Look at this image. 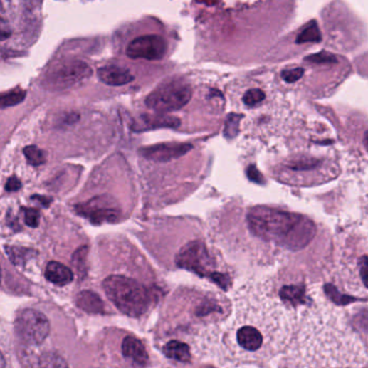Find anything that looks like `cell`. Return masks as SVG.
Returning a JSON list of instances; mask_svg holds the SVG:
<instances>
[{
    "instance_id": "1",
    "label": "cell",
    "mask_w": 368,
    "mask_h": 368,
    "mask_svg": "<svg viewBox=\"0 0 368 368\" xmlns=\"http://www.w3.org/2000/svg\"><path fill=\"white\" fill-rule=\"evenodd\" d=\"M246 219L255 237L290 251L306 248L317 233L308 217L267 206L252 209Z\"/></svg>"
},
{
    "instance_id": "2",
    "label": "cell",
    "mask_w": 368,
    "mask_h": 368,
    "mask_svg": "<svg viewBox=\"0 0 368 368\" xmlns=\"http://www.w3.org/2000/svg\"><path fill=\"white\" fill-rule=\"evenodd\" d=\"M103 288L112 304L127 317H141L152 303L149 288L125 275H110L103 282Z\"/></svg>"
},
{
    "instance_id": "3",
    "label": "cell",
    "mask_w": 368,
    "mask_h": 368,
    "mask_svg": "<svg viewBox=\"0 0 368 368\" xmlns=\"http://www.w3.org/2000/svg\"><path fill=\"white\" fill-rule=\"evenodd\" d=\"M177 265L186 270L196 273L200 277L209 279L219 284V288L227 290L230 286V278L227 275L215 270L214 261L208 248L201 241H192L182 248L177 256Z\"/></svg>"
},
{
    "instance_id": "4",
    "label": "cell",
    "mask_w": 368,
    "mask_h": 368,
    "mask_svg": "<svg viewBox=\"0 0 368 368\" xmlns=\"http://www.w3.org/2000/svg\"><path fill=\"white\" fill-rule=\"evenodd\" d=\"M192 88L185 79L169 78L159 85L146 98L148 108L161 114L181 110L189 103Z\"/></svg>"
},
{
    "instance_id": "5",
    "label": "cell",
    "mask_w": 368,
    "mask_h": 368,
    "mask_svg": "<svg viewBox=\"0 0 368 368\" xmlns=\"http://www.w3.org/2000/svg\"><path fill=\"white\" fill-rule=\"evenodd\" d=\"M92 75L91 67L81 61H70L56 65L49 70L43 79L46 89L51 91H61L74 87Z\"/></svg>"
},
{
    "instance_id": "6",
    "label": "cell",
    "mask_w": 368,
    "mask_h": 368,
    "mask_svg": "<svg viewBox=\"0 0 368 368\" xmlns=\"http://www.w3.org/2000/svg\"><path fill=\"white\" fill-rule=\"evenodd\" d=\"M79 216L88 219L94 225L114 223L120 217L121 210L117 201L108 194H100L75 206Z\"/></svg>"
},
{
    "instance_id": "7",
    "label": "cell",
    "mask_w": 368,
    "mask_h": 368,
    "mask_svg": "<svg viewBox=\"0 0 368 368\" xmlns=\"http://www.w3.org/2000/svg\"><path fill=\"white\" fill-rule=\"evenodd\" d=\"M16 332L26 344L41 345L49 335V320L39 311L26 309L16 317Z\"/></svg>"
},
{
    "instance_id": "8",
    "label": "cell",
    "mask_w": 368,
    "mask_h": 368,
    "mask_svg": "<svg viewBox=\"0 0 368 368\" xmlns=\"http://www.w3.org/2000/svg\"><path fill=\"white\" fill-rule=\"evenodd\" d=\"M167 52V41L159 35L137 37L127 48V56L133 60L160 61Z\"/></svg>"
},
{
    "instance_id": "9",
    "label": "cell",
    "mask_w": 368,
    "mask_h": 368,
    "mask_svg": "<svg viewBox=\"0 0 368 368\" xmlns=\"http://www.w3.org/2000/svg\"><path fill=\"white\" fill-rule=\"evenodd\" d=\"M192 149V145L186 143H165L148 146L141 149V154L149 160L165 162L187 154Z\"/></svg>"
},
{
    "instance_id": "10",
    "label": "cell",
    "mask_w": 368,
    "mask_h": 368,
    "mask_svg": "<svg viewBox=\"0 0 368 368\" xmlns=\"http://www.w3.org/2000/svg\"><path fill=\"white\" fill-rule=\"evenodd\" d=\"M98 76L102 83L112 87H120L134 80L133 75L127 68L116 65L100 67Z\"/></svg>"
},
{
    "instance_id": "11",
    "label": "cell",
    "mask_w": 368,
    "mask_h": 368,
    "mask_svg": "<svg viewBox=\"0 0 368 368\" xmlns=\"http://www.w3.org/2000/svg\"><path fill=\"white\" fill-rule=\"evenodd\" d=\"M181 125L179 119L165 115H144L140 117L133 125L135 131H147V130L159 129V127H177Z\"/></svg>"
},
{
    "instance_id": "12",
    "label": "cell",
    "mask_w": 368,
    "mask_h": 368,
    "mask_svg": "<svg viewBox=\"0 0 368 368\" xmlns=\"http://www.w3.org/2000/svg\"><path fill=\"white\" fill-rule=\"evenodd\" d=\"M122 354L125 359L137 365L144 366L148 363V353L141 340L133 336H127L122 342Z\"/></svg>"
},
{
    "instance_id": "13",
    "label": "cell",
    "mask_w": 368,
    "mask_h": 368,
    "mask_svg": "<svg viewBox=\"0 0 368 368\" xmlns=\"http://www.w3.org/2000/svg\"><path fill=\"white\" fill-rule=\"evenodd\" d=\"M237 342L244 350L256 352L263 346V337L254 326H243L238 330Z\"/></svg>"
},
{
    "instance_id": "14",
    "label": "cell",
    "mask_w": 368,
    "mask_h": 368,
    "mask_svg": "<svg viewBox=\"0 0 368 368\" xmlns=\"http://www.w3.org/2000/svg\"><path fill=\"white\" fill-rule=\"evenodd\" d=\"M46 278L48 281L58 286H64L70 284L74 280V273L70 268L58 263V261H50L46 268Z\"/></svg>"
},
{
    "instance_id": "15",
    "label": "cell",
    "mask_w": 368,
    "mask_h": 368,
    "mask_svg": "<svg viewBox=\"0 0 368 368\" xmlns=\"http://www.w3.org/2000/svg\"><path fill=\"white\" fill-rule=\"evenodd\" d=\"M77 306L88 313L98 315L104 312L103 300L92 290H85L79 293L77 296Z\"/></svg>"
},
{
    "instance_id": "16",
    "label": "cell",
    "mask_w": 368,
    "mask_h": 368,
    "mask_svg": "<svg viewBox=\"0 0 368 368\" xmlns=\"http://www.w3.org/2000/svg\"><path fill=\"white\" fill-rule=\"evenodd\" d=\"M282 300L293 307L300 306L308 303V297L306 295V290L304 286L300 285H286L282 288L280 292Z\"/></svg>"
},
{
    "instance_id": "17",
    "label": "cell",
    "mask_w": 368,
    "mask_h": 368,
    "mask_svg": "<svg viewBox=\"0 0 368 368\" xmlns=\"http://www.w3.org/2000/svg\"><path fill=\"white\" fill-rule=\"evenodd\" d=\"M163 353L169 359L182 362V363H187L190 361L189 347L185 342H179V340L167 342L163 347Z\"/></svg>"
},
{
    "instance_id": "18",
    "label": "cell",
    "mask_w": 368,
    "mask_h": 368,
    "mask_svg": "<svg viewBox=\"0 0 368 368\" xmlns=\"http://www.w3.org/2000/svg\"><path fill=\"white\" fill-rule=\"evenodd\" d=\"M6 253L14 266H24L27 261L35 258L36 255H38V252L33 248H16V246H6Z\"/></svg>"
},
{
    "instance_id": "19",
    "label": "cell",
    "mask_w": 368,
    "mask_h": 368,
    "mask_svg": "<svg viewBox=\"0 0 368 368\" xmlns=\"http://www.w3.org/2000/svg\"><path fill=\"white\" fill-rule=\"evenodd\" d=\"M321 31H320L319 25H317V22L315 20L310 21V22L303 28V31L298 33V36H297L296 38L297 45L307 43H321Z\"/></svg>"
},
{
    "instance_id": "20",
    "label": "cell",
    "mask_w": 368,
    "mask_h": 368,
    "mask_svg": "<svg viewBox=\"0 0 368 368\" xmlns=\"http://www.w3.org/2000/svg\"><path fill=\"white\" fill-rule=\"evenodd\" d=\"M26 92L24 90L16 89L12 91L0 93V110L18 105L24 100Z\"/></svg>"
},
{
    "instance_id": "21",
    "label": "cell",
    "mask_w": 368,
    "mask_h": 368,
    "mask_svg": "<svg viewBox=\"0 0 368 368\" xmlns=\"http://www.w3.org/2000/svg\"><path fill=\"white\" fill-rule=\"evenodd\" d=\"M24 152L25 158H26L27 162L33 167H39V165L43 164L47 161V154L41 148L37 146H27L23 150Z\"/></svg>"
},
{
    "instance_id": "22",
    "label": "cell",
    "mask_w": 368,
    "mask_h": 368,
    "mask_svg": "<svg viewBox=\"0 0 368 368\" xmlns=\"http://www.w3.org/2000/svg\"><path fill=\"white\" fill-rule=\"evenodd\" d=\"M243 118V116H240L238 114H230L226 120L225 137L227 139H233L237 137L238 132H239L240 120Z\"/></svg>"
},
{
    "instance_id": "23",
    "label": "cell",
    "mask_w": 368,
    "mask_h": 368,
    "mask_svg": "<svg viewBox=\"0 0 368 368\" xmlns=\"http://www.w3.org/2000/svg\"><path fill=\"white\" fill-rule=\"evenodd\" d=\"M266 95L265 92L261 89H251L244 93L243 103L246 104L248 107H253V106L257 105V104L261 103L265 100Z\"/></svg>"
},
{
    "instance_id": "24",
    "label": "cell",
    "mask_w": 368,
    "mask_h": 368,
    "mask_svg": "<svg viewBox=\"0 0 368 368\" xmlns=\"http://www.w3.org/2000/svg\"><path fill=\"white\" fill-rule=\"evenodd\" d=\"M305 60L308 61L310 63H317V64H321V63H337V58L334 54L330 53L327 51H321L319 53L311 54V56L305 58Z\"/></svg>"
},
{
    "instance_id": "25",
    "label": "cell",
    "mask_w": 368,
    "mask_h": 368,
    "mask_svg": "<svg viewBox=\"0 0 368 368\" xmlns=\"http://www.w3.org/2000/svg\"><path fill=\"white\" fill-rule=\"evenodd\" d=\"M88 252H89L88 246H83L75 252L74 257H73V263H74L77 270L80 271V273L85 271L83 269H85V259H87Z\"/></svg>"
},
{
    "instance_id": "26",
    "label": "cell",
    "mask_w": 368,
    "mask_h": 368,
    "mask_svg": "<svg viewBox=\"0 0 368 368\" xmlns=\"http://www.w3.org/2000/svg\"><path fill=\"white\" fill-rule=\"evenodd\" d=\"M24 211L25 224L31 228H37L41 221V214L36 209L25 208Z\"/></svg>"
},
{
    "instance_id": "27",
    "label": "cell",
    "mask_w": 368,
    "mask_h": 368,
    "mask_svg": "<svg viewBox=\"0 0 368 368\" xmlns=\"http://www.w3.org/2000/svg\"><path fill=\"white\" fill-rule=\"evenodd\" d=\"M305 75L304 68L297 67V68H293V70H285L282 72L281 77L283 80L288 83H297L299 79L303 78Z\"/></svg>"
},
{
    "instance_id": "28",
    "label": "cell",
    "mask_w": 368,
    "mask_h": 368,
    "mask_svg": "<svg viewBox=\"0 0 368 368\" xmlns=\"http://www.w3.org/2000/svg\"><path fill=\"white\" fill-rule=\"evenodd\" d=\"M327 294L332 300L336 301L337 304L340 305H346L351 303V301L357 300L355 298H352V297L345 296V295L340 294L334 286H327Z\"/></svg>"
},
{
    "instance_id": "29",
    "label": "cell",
    "mask_w": 368,
    "mask_h": 368,
    "mask_svg": "<svg viewBox=\"0 0 368 368\" xmlns=\"http://www.w3.org/2000/svg\"><path fill=\"white\" fill-rule=\"evenodd\" d=\"M41 366H67V364L63 361V359L51 355V357H46L45 359H41Z\"/></svg>"
},
{
    "instance_id": "30",
    "label": "cell",
    "mask_w": 368,
    "mask_h": 368,
    "mask_svg": "<svg viewBox=\"0 0 368 368\" xmlns=\"http://www.w3.org/2000/svg\"><path fill=\"white\" fill-rule=\"evenodd\" d=\"M11 36V28L10 25L8 24L7 21L5 19L0 16V39L5 41V39L9 38Z\"/></svg>"
},
{
    "instance_id": "31",
    "label": "cell",
    "mask_w": 368,
    "mask_h": 368,
    "mask_svg": "<svg viewBox=\"0 0 368 368\" xmlns=\"http://www.w3.org/2000/svg\"><path fill=\"white\" fill-rule=\"evenodd\" d=\"M21 186L22 184H21L20 179L18 177H12L8 179L7 184H6V190L10 192L18 191Z\"/></svg>"
},
{
    "instance_id": "32",
    "label": "cell",
    "mask_w": 368,
    "mask_h": 368,
    "mask_svg": "<svg viewBox=\"0 0 368 368\" xmlns=\"http://www.w3.org/2000/svg\"><path fill=\"white\" fill-rule=\"evenodd\" d=\"M248 175L253 182H256V183L258 184L263 183V177H261V173L258 172L256 167H248Z\"/></svg>"
},
{
    "instance_id": "33",
    "label": "cell",
    "mask_w": 368,
    "mask_h": 368,
    "mask_svg": "<svg viewBox=\"0 0 368 368\" xmlns=\"http://www.w3.org/2000/svg\"><path fill=\"white\" fill-rule=\"evenodd\" d=\"M361 273L362 282L366 288V280H367V257L366 256H363L362 258L361 273Z\"/></svg>"
},
{
    "instance_id": "34",
    "label": "cell",
    "mask_w": 368,
    "mask_h": 368,
    "mask_svg": "<svg viewBox=\"0 0 368 368\" xmlns=\"http://www.w3.org/2000/svg\"><path fill=\"white\" fill-rule=\"evenodd\" d=\"M31 199H33V200L41 201V204L46 206H49L50 202H51V199L45 198V196H31Z\"/></svg>"
},
{
    "instance_id": "35",
    "label": "cell",
    "mask_w": 368,
    "mask_h": 368,
    "mask_svg": "<svg viewBox=\"0 0 368 368\" xmlns=\"http://www.w3.org/2000/svg\"><path fill=\"white\" fill-rule=\"evenodd\" d=\"M5 366H6L5 357H4V355L1 354V352H0V368L5 367Z\"/></svg>"
},
{
    "instance_id": "36",
    "label": "cell",
    "mask_w": 368,
    "mask_h": 368,
    "mask_svg": "<svg viewBox=\"0 0 368 368\" xmlns=\"http://www.w3.org/2000/svg\"><path fill=\"white\" fill-rule=\"evenodd\" d=\"M0 284H1V268H0Z\"/></svg>"
}]
</instances>
